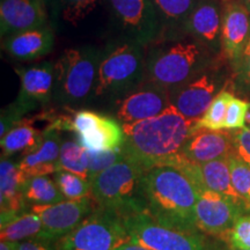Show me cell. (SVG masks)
<instances>
[{
	"label": "cell",
	"instance_id": "obj_1",
	"mask_svg": "<svg viewBox=\"0 0 250 250\" xmlns=\"http://www.w3.org/2000/svg\"><path fill=\"white\" fill-rule=\"evenodd\" d=\"M197 122L187 120L169 105L158 116L132 124H123L122 151L145 170L168 166L181 155L184 144Z\"/></svg>",
	"mask_w": 250,
	"mask_h": 250
},
{
	"label": "cell",
	"instance_id": "obj_2",
	"mask_svg": "<svg viewBox=\"0 0 250 250\" xmlns=\"http://www.w3.org/2000/svg\"><path fill=\"white\" fill-rule=\"evenodd\" d=\"M198 193L192 181L173 166H158L144 174L145 213L166 227L198 233L196 226Z\"/></svg>",
	"mask_w": 250,
	"mask_h": 250
},
{
	"label": "cell",
	"instance_id": "obj_3",
	"mask_svg": "<svg viewBox=\"0 0 250 250\" xmlns=\"http://www.w3.org/2000/svg\"><path fill=\"white\" fill-rule=\"evenodd\" d=\"M145 171L142 166L123 153L120 160L90 180L95 204L115 211L123 219L145 213L143 196Z\"/></svg>",
	"mask_w": 250,
	"mask_h": 250
},
{
	"label": "cell",
	"instance_id": "obj_4",
	"mask_svg": "<svg viewBox=\"0 0 250 250\" xmlns=\"http://www.w3.org/2000/svg\"><path fill=\"white\" fill-rule=\"evenodd\" d=\"M103 54L104 51L90 45L65 50L55 62L54 102L72 109L94 100Z\"/></svg>",
	"mask_w": 250,
	"mask_h": 250
},
{
	"label": "cell",
	"instance_id": "obj_5",
	"mask_svg": "<svg viewBox=\"0 0 250 250\" xmlns=\"http://www.w3.org/2000/svg\"><path fill=\"white\" fill-rule=\"evenodd\" d=\"M139 43L126 40L107 49L100 62L94 100L114 101L146 79V56Z\"/></svg>",
	"mask_w": 250,
	"mask_h": 250
},
{
	"label": "cell",
	"instance_id": "obj_6",
	"mask_svg": "<svg viewBox=\"0 0 250 250\" xmlns=\"http://www.w3.org/2000/svg\"><path fill=\"white\" fill-rule=\"evenodd\" d=\"M204 51L201 42L188 40L159 43L146 55V79L170 89L199 73Z\"/></svg>",
	"mask_w": 250,
	"mask_h": 250
},
{
	"label": "cell",
	"instance_id": "obj_7",
	"mask_svg": "<svg viewBox=\"0 0 250 250\" xmlns=\"http://www.w3.org/2000/svg\"><path fill=\"white\" fill-rule=\"evenodd\" d=\"M130 240L124 219L109 208H96L67 235L58 250H115Z\"/></svg>",
	"mask_w": 250,
	"mask_h": 250
},
{
	"label": "cell",
	"instance_id": "obj_8",
	"mask_svg": "<svg viewBox=\"0 0 250 250\" xmlns=\"http://www.w3.org/2000/svg\"><path fill=\"white\" fill-rule=\"evenodd\" d=\"M48 127L70 131L83 147L93 152H107L122 148L124 130L116 118L89 109H80L70 116H59Z\"/></svg>",
	"mask_w": 250,
	"mask_h": 250
},
{
	"label": "cell",
	"instance_id": "obj_9",
	"mask_svg": "<svg viewBox=\"0 0 250 250\" xmlns=\"http://www.w3.org/2000/svg\"><path fill=\"white\" fill-rule=\"evenodd\" d=\"M124 224L131 240L151 250H213L201 234L166 227L146 213L124 218Z\"/></svg>",
	"mask_w": 250,
	"mask_h": 250
},
{
	"label": "cell",
	"instance_id": "obj_10",
	"mask_svg": "<svg viewBox=\"0 0 250 250\" xmlns=\"http://www.w3.org/2000/svg\"><path fill=\"white\" fill-rule=\"evenodd\" d=\"M109 104L112 117L120 123L132 124L158 116L170 105L169 92L152 81L145 80Z\"/></svg>",
	"mask_w": 250,
	"mask_h": 250
},
{
	"label": "cell",
	"instance_id": "obj_11",
	"mask_svg": "<svg viewBox=\"0 0 250 250\" xmlns=\"http://www.w3.org/2000/svg\"><path fill=\"white\" fill-rule=\"evenodd\" d=\"M117 26L126 40L147 45L161 35V22L153 0H108Z\"/></svg>",
	"mask_w": 250,
	"mask_h": 250
},
{
	"label": "cell",
	"instance_id": "obj_12",
	"mask_svg": "<svg viewBox=\"0 0 250 250\" xmlns=\"http://www.w3.org/2000/svg\"><path fill=\"white\" fill-rule=\"evenodd\" d=\"M94 203L93 197H85L81 199H64L54 204L31 205L30 211L40 215L43 225L39 240L59 241L95 210Z\"/></svg>",
	"mask_w": 250,
	"mask_h": 250
},
{
	"label": "cell",
	"instance_id": "obj_13",
	"mask_svg": "<svg viewBox=\"0 0 250 250\" xmlns=\"http://www.w3.org/2000/svg\"><path fill=\"white\" fill-rule=\"evenodd\" d=\"M245 210V206L229 197L210 189L201 190L196 203V226L205 234L224 235Z\"/></svg>",
	"mask_w": 250,
	"mask_h": 250
},
{
	"label": "cell",
	"instance_id": "obj_14",
	"mask_svg": "<svg viewBox=\"0 0 250 250\" xmlns=\"http://www.w3.org/2000/svg\"><path fill=\"white\" fill-rule=\"evenodd\" d=\"M20 79V90L13 104L23 115L54 101L55 62H43L29 67L15 68Z\"/></svg>",
	"mask_w": 250,
	"mask_h": 250
},
{
	"label": "cell",
	"instance_id": "obj_15",
	"mask_svg": "<svg viewBox=\"0 0 250 250\" xmlns=\"http://www.w3.org/2000/svg\"><path fill=\"white\" fill-rule=\"evenodd\" d=\"M217 89V81L211 74L198 73L168 92L170 104L187 120L197 122L210 107Z\"/></svg>",
	"mask_w": 250,
	"mask_h": 250
},
{
	"label": "cell",
	"instance_id": "obj_16",
	"mask_svg": "<svg viewBox=\"0 0 250 250\" xmlns=\"http://www.w3.org/2000/svg\"><path fill=\"white\" fill-rule=\"evenodd\" d=\"M46 19L44 0L0 1V30L2 37L46 26Z\"/></svg>",
	"mask_w": 250,
	"mask_h": 250
},
{
	"label": "cell",
	"instance_id": "obj_17",
	"mask_svg": "<svg viewBox=\"0 0 250 250\" xmlns=\"http://www.w3.org/2000/svg\"><path fill=\"white\" fill-rule=\"evenodd\" d=\"M250 36V13L239 0L225 6L221 22V44L228 59L237 62Z\"/></svg>",
	"mask_w": 250,
	"mask_h": 250
},
{
	"label": "cell",
	"instance_id": "obj_18",
	"mask_svg": "<svg viewBox=\"0 0 250 250\" xmlns=\"http://www.w3.org/2000/svg\"><path fill=\"white\" fill-rule=\"evenodd\" d=\"M233 152L232 134L225 133L221 130L199 127L190 134L181 155L195 164H203L224 158Z\"/></svg>",
	"mask_w": 250,
	"mask_h": 250
},
{
	"label": "cell",
	"instance_id": "obj_19",
	"mask_svg": "<svg viewBox=\"0 0 250 250\" xmlns=\"http://www.w3.org/2000/svg\"><path fill=\"white\" fill-rule=\"evenodd\" d=\"M26 179L21 173L19 162L1 156L0 162V225L12 220L18 214L26 212L28 204L22 188Z\"/></svg>",
	"mask_w": 250,
	"mask_h": 250
},
{
	"label": "cell",
	"instance_id": "obj_20",
	"mask_svg": "<svg viewBox=\"0 0 250 250\" xmlns=\"http://www.w3.org/2000/svg\"><path fill=\"white\" fill-rule=\"evenodd\" d=\"M61 132L57 129L46 127L40 145L19 161L21 173L24 179L41 175H51L59 170L58 160L61 154Z\"/></svg>",
	"mask_w": 250,
	"mask_h": 250
},
{
	"label": "cell",
	"instance_id": "obj_21",
	"mask_svg": "<svg viewBox=\"0 0 250 250\" xmlns=\"http://www.w3.org/2000/svg\"><path fill=\"white\" fill-rule=\"evenodd\" d=\"M54 30L51 27L43 26L6 36L2 49L12 58L29 62L48 55L54 49Z\"/></svg>",
	"mask_w": 250,
	"mask_h": 250
},
{
	"label": "cell",
	"instance_id": "obj_22",
	"mask_svg": "<svg viewBox=\"0 0 250 250\" xmlns=\"http://www.w3.org/2000/svg\"><path fill=\"white\" fill-rule=\"evenodd\" d=\"M221 22L223 18L215 1L198 0L184 22L183 30L198 42L213 45L221 34Z\"/></svg>",
	"mask_w": 250,
	"mask_h": 250
},
{
	"label": "cell",
	"instance_id": "obj_23",
	"mask_svg": "<svg viewBox=\"0 0 250 250\" xmlns=\"http://www.w3.org/2000/svg\"><path fill=\"white\" fill-rule=\"evenodd\" d=\"M42 138L43 131L41 132L30 124V121L22 118L1 138V156L9 158L17 153L27 154L40 145Z\"/></svg>",
	"mask_w": 250,
	"mask_h": 250
},
{
	"label": "cell",
	"instance_id": "obj_24",
	"mask_svg": "<svg viewBox=\"0 0 250 250\" xmlns=\"http://www.w3.org/2000/svg\"><path fill=\"white\" fill-rule=\"evenodd\" d=\"M42 229V220L39 214L33 211L23 212L7 223L1 224L0 237L1 240L15 242H21L30 239H40Z\"/></svg>",
	"mask_w": 250,
	"mask_h": 250
},
{
	"label": "cell",
	"instance_id": "obj_25",
	"mask_svg": "<svg viewBox=\"0 0 250 250\" xmlns=\"http://www.w3.org/2000/svg\"><path fill=\"white\" fill-rule=\"evenodd\" d=\"M22 192L27 203L33 205L54 204L65 199L55 180L50 179L49 175H41V176L27 179L23 183Z\"/></svg>",
	"mask_w": 250,
	"mask_h": 250
},
{
	"label": "cell",
	"instance_id": "obj_26",
	"mask_svg": "<svg viewBox=\"0 0 250 250\" xmlns=\"http://www.w3.org/2000/svg\"><path fill=\"white\" fill-rule=\"evenodd\" d=\"M198 0H153L158 11L162 28L171 29L181 27L183 29L184 22L191 13Z\"/></svg>",
	"mask_w": 250,
	"mask_h": 250
},
{
	"label": "cell",
	"instance_id": "obj_27",
	"mask_svg": "<svg viewBox=\"0 0 250 250\" xmlns=\"http://www.w3.org/2000/svg\"><path fill=\"white\" fill-rule=\"evenodd\" d=\"M59 170H67L89 180L88 151L79 143V140L67 139L62 142L61 154L58 160Z\"/></svg>",
	"mask_w": 250,
	"mask_h": 250
},
{
	"label": "cell",
	"instance_id": "obj_28",
	"mask_svg": "<svg viewBox=\"0 0 250 250\" xmlns=\"http://www.w3.org/2000/svg\"><path fill=\"white\" fill-rule=\"evenodd\" d=\"M233 98V93H230L229 90L224 89L219 92L213 101L211 102L210 107L205 111V114L197 121L196 129L205 127V129L210 130H224L228 105Z\"/></svg>",
	"mask_w": 250,
	"mask_h": 250
},
{
	"label": "cell",
	"instance_id": "obj_29",
	"mask_svg": "<svg viewBox=\"0 0 250 250\" xmlns=\"http://www.w3.org/2000/svg\"><path fill=\"white\" fill-rule=\"evenodd\" d=\"M54 180L65 199L92 197V183L79 175L61 169L54 174Z\"/></svg>",
	"mask_w": 250,
	"mask_h": 250
},
{
	"label": "cell",
	"instance_id": "obj_30",
	"mask_svg": "<svg viewBox=\"0 0 250 250\" xmlns=\"http://www.w3.org/2000/svg\"><path fill=\"white\" fill-rule=\"evenodd\" d=\"M230 175L233 187L240 196L247 210L250 208V166L242 160L235 153L229 154Z\"/></svg>",
	"mask_w": 250,
	"mask_h": 250
},
{
	"label": "cell",
	"instance_id": "obj_31",
	"mask_svg": "<svg viewBox=\"0 0 250 250\" xmlns=\"http://www.w3.org/2000/svg\"><path fill=\"white\" fill-rule=\"evenodd\" d=\"M62 15L65 21L78 23L96 8L100 0H59Z\"/></svg>",
	"mask_w": 250,
	"mask_h": 250
},
{
	"label": "cell",
	"instance_id": "obj_32",
	"mask_svg": "<svg viewBox=\"0 0 250 250\" xmlns=\"http://www.w3.org/2000/svg\"><path fill=\"white\" fill-rule=\"evenodd\" d=\"M250 110V102L234 96L228 105L224 130H237L246 127L247 116Z\"/></svg>",
	"mask_w": 250,
	"mask_h": 250
},
{
	"label": "cell",
	"instance_id": "obj_33",
	"mask_svg": "<svg viewBox=\"0 0 250 250\" xmlns=\"http://www.w3.org/2000/svg\"><path fill=\"white\" fill-rule=\"evenodd\" d=\"M228 241L234 249L250 250V214H242L236 219L228 232Z\"/></svg>",
	"mask_w": 250,
	"mask_h": 250
},
{
	"label": "cell",
	"instance_id": "obj_34",
	"mask_svg": "<svg viewBox=\"0 0 250 250\" xmlns=\"http://www.w3.org/2000/svg\"><path fill=\"white\" fill-rule=\"evenodd\" d=\"M88 151V149H87ZM123 156L122 148L115 149V151L107 152H93L88 151V170H89V181L94 179L96 175L102 173L107 168L110 167L117 162Z\"/></svg>",
	"mask_w": 250,
	"mask_h": 250
},
{
	"label": "cell",
	"instance_id": "obj_35",
	"mask_svg": "<svg viewBox=\"0 0 250 250\" xmlns=\"http://www.w3.org/2000/svg\"><path fill=\"white\" fill-rule=\"evenodd\" d=\"M232 134L234 153L250 166V127L237 129Z\"/></svg>",
	"mask_w": 250,
	"mask_h": 250
},
{
	"label": "cell",
	"instance_id": "obj_36",
	"mask_svg": "<svg viewBox=\"0 0 250 250\" xmlns=\"http://www.w3.org/2000/svg\"><path fill=\"white\" fill-rule=\"evenodd\" d=\"M24 115L21 112L15 105L12 103L7 108L1 111V117H0V137H4L15 124L22 120Z\"/></svg>",
	"mask_w": 250,
	"mask_h": 250
},
{
	"label": "cell",
	"instance_id": "obj_37",
	"mask_svg": "<svg viewBox=\"0 0 250 250\" xmlns=\"http://www.w3.org/2000/svg\"><path fill=\"white\" fill-rule=\"evenodd\" d=\"M236 64L242 80L247 83H250V36Z\"/></svg>",
	"mask_w": 250,
	"mask_h": 250
},
{
	"label": "cell",
	"instance_id": "obj_38",
	"mask_svg": "<svg viewBox=\"0 0 250 250\" xmlns=\"http://www.w3.org/2000/svg\"><path fill=\"white\" fill-rule=\"evenodd\" d=\"M17 250H58L51 248L50 242L43 241L39 239L24 240V241L19 242Z\"/></svg>",
	"mask_w": 250,
	"mask_h": 250
},
{
	"label": "cell",
	"instance_id": "obj_39",
	"mask_svg": "<svg viewBox=\"0 0 250 250\" xmlns=\"http://www.w3.org/2000/svg\"><path fill=\"white\" fill-rule=\"evenodd\" d=\"M115 250H151V249H148L147 247L140 245V243L133 241V240L130 239L129 241L123 243V245L120 246Z\"/></svg>",
	"mask_w": 250,
	"mask_h": 250
},
{
	"label": "cell",
	"instance_id": "obj_40",
	"mask_svg": "<svg viewBox=\"0 0 250 250\" xmlns=\"http://www.w3.org/2000/svg\"><path fill=\"white\" fill-rule=\"evenodd\" d=\"M18 245L19 242L1 240V242H0V250H17Z\"/></svg>",
	"mask_w": 250,
	"mask_h": 250
},
{
	"label": "cell",
	"instance_id": "obj_41",
	"mask_svg": "<svg viewBox=\"0 0 250 250\" xmlns=\"http://www.w3.org/2000/svg\"><path fill=\"white\" fill-rule=\"evenodd\" d=\"M239 1L241 2V4L245 6L247 9H248L249 13H250V0H239Z\"/></svg>",
	"mask_w": 250,
	"mask_h": 250
},
{
	"label": "cell",
	"instance_id": "obj_42",
	"mask_svg": "<svg viewBox=\"0 0 250 250\" xmlns=\"http://www.w3.org/2000/svg\"><path fill=\"white\" fill-rule=\"evenodd\" d=\"M232 250H240V249H234V248H232Z\"/></svg>",
	"mask_w": 250,
	"mask_h": 250
}]
</instances>
